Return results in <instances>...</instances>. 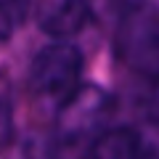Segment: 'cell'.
<instances>
[{
	"instance_id": "1",
	"label": "cell",
	"mask_w": 159,
	"mask_h": 159,
	"mask_svg": "<svg viewBox=\"0 0 159 159\" xmlns=\"http://www.w3.org/2000/svg\"><path fill=\"white\" fill-rule=\"evenodd\" d=\"M82 51L74 43H51L29 64V88L43 101L56 103V109L80 88Z\"/></svg>"
},
{
	"instance_id": "2",
	"label": "cell",
	"mask_w": 159,
	"mask_h": 159,
	"mask_svg": "<svg viewBox=\"0 0 159 159\" xmlns=\"http://www.w3.org/2000/svg\"><path fill=\"white\" fill-rule=\"evenodd\" d=\"M117 56L130 69L159 77V11L151 6H135L119 19Z\"/></svg>"
},
{
	"instance_id": "3",
	"label": "cell",
	"mask_w": 159,
	"mask_h": 159,
	"mask_svg": "<svg viewBox=\"0 0 159 159\" xmlns=\"http://www.w3.org/2000/svg\"><path fill=\"white\" fill-rule=\"evenodd\" d=\"M34 21L45 34L66 40L90 21V6L74 0H45L34 6Z\"/></svg>"
},
{
	"instance_id": "4",
	"label": "cell",
	"mask_w": 159,
	"mask_h": 159,
	"mask_svg": "<svg viewBox=\"0 0 159 159\" xmlns=\"http://www.w3.org/2000/svg\"><path fill=\"white\" fill-rule=\"evenodd\" d=\"M90 159H159V151L133 127H109L96 141Z\"/></svg>"
},
{
	"instance_id": "5",
	"label": "cell",
	"mask_w": 159,
	"mask_h": 159,
	"mask_svg": "<svg viewBox=\"0 0 159 159\" xmlns=\"http://www.w3.org/2000/svg\"><path fill=\"white\" fill-rule=\"evenodd\" d=\"M13 141V93L8 80L0 74V151Z\"/></svg>"
},
{
	"instance_id": "6",
	"label": "cell",
	"mask_w": 159,
	"mask_h": 159,
	"mask_svg": "<svg viewBox=\"0 0 159 159\" xmlns=\"http://www.w3.org/2000/svg\"><path fill=\"white\" fill-rule=\"evenodd\" d=\"M29 8L24 3H0V43L8 40L19 27H21L24 16Z\"/></svg>"
},
{
	"instance_id": "7",
	"label": "cell",
	"mask_w": 159,
	"mask_h": 159,
	"mask_svg": "<svg viewBox=\"0 0 159 159\" xmlns=\"http://www.w3.org/2000/svg\"><path fill=\"white\" fill-rule=\"evenodd\" d=\"M151 109L159 117V77H157V85H154V93H151Z\"/></svg>"
}]
</instances>
